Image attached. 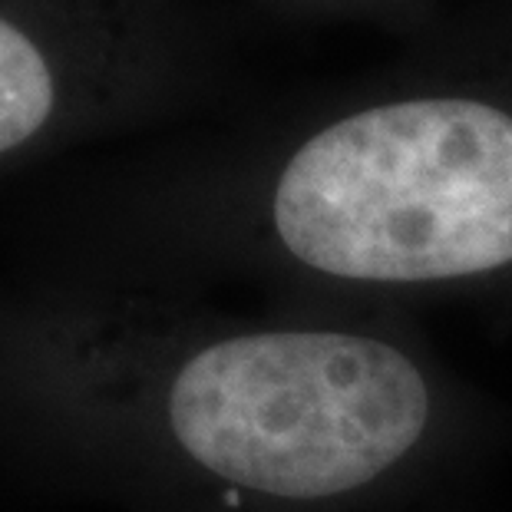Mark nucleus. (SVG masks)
Instances as JSON below:
<instances>
[{
  "label": "nucleus",
  "mask_w": 512,
  "mask_h": 512,
  "mask_svg": "<svg viewBox=\"0 0 512 512\" xmlns=\"http://www.w3.org/2000/svg\"><path fill=\"white\" fill-rule=\"evenodd\" d=\"M0 450L126 512H417L512 460V407L407 311L50 275L0 298Z\"/></svg>",
  "instance_id": "nucleus-1"
},
{
  "label": "nucleus",
  "mask_w": 512,
  "mask_h": 512,
  "mask_svg": "<svg viewBox=\"0 0 512 512\" xmlns=\"http://www.w3.org/2000/svg\"><path fill=\"white\" fill-rule=\"evenodd\" d=\"M60 278L268 308L407 311L512 294V20L456 30L265 119L106 222Z\"/></svg>",
  "instance_id": "nucleus-2"
},
{
  "label": "nucleus",
  "mask_w": 512,
  "mask_h": 512,
  "mask_svg": "<svg viewBox=\"0 0 512 512\" xmlns=\"http://www.w3.org/2000/svg\"><path fill=\"white\" fill-rule=\"evenodd\" d=\"M67 116L70 96L57 60L0 17V159L40 143Z\"/></svg>",
  "instance_id": "nucleus-3"
}]
</instances>
